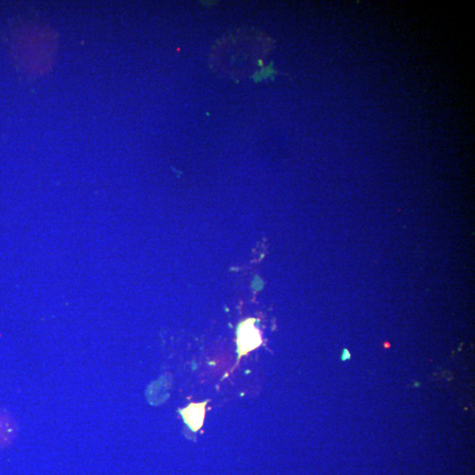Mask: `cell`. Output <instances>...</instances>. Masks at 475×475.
<instances>
[{
  "label": "cell",
  "instance_id": "obj_2",
  "mask_svg": "<svg viewBox=\"0 0 475 475\" xmlns=\"http://www.w3.org/2000/svg\"><path fill=\"white\" fill-rule=\"evenodd\" d=\"M207 403L208 401L201 403H190L185 409H180L183 420L193 433H197L204 426Z\"/></svg>",
  "mask_w": 475,
  "mask_h": 475
},
{
  "label": "cell",
  "instance_id": "obj_1",
  "mask_svg": "<svg viewBox=\"0 0 475 475\" xmlns=\"http://www.w3.org/2000/svg\"><path fill=\"white\" fill-rule=\"evenodd\" d=\"M255 319H248L241 322L237 329V346L240 361L243 356L261 346L262 343L260 331L254 326Z\"/></svg>",
  "mask_w": 475,
  "mask_h": 475
},
{
  "label": "cell",
  "instance_id": "obj_3",
  "mask_svg": "<svg viewBox=\"0 0 475 475\" xmlns=\"http://www.w3.org/2000/svg\"><path fill=\"white\" fill-rule=\"evenodd\" d=\"M351 358V355L348 353V351L347 350H345L344 352V356H343V359L346 360V359H350Z\"/></svg>",
  "mask_w": 475,
  "mask_h": 475
}]
</instances>
